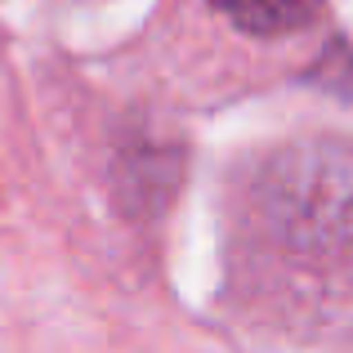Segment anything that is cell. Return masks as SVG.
<instances>
[{"label": "cell", "instance_id": "cell-1", "mask_svg": "<svg viewBox=\"0 0 353 353\" xmlns=\"http://www.w3.org/2000/svg\"><path fill=\"white\" fill-rule=\"evenodd\" d=\"M264 210L295 250H353V148L327 139L286 148L264 174Z\"/></svg>", "mask_w": 353, "mask_h": 353}, {"label": "cell", "instance_id": "cell-2", "mask_svg": "<svg viewBox=\"0 0 353 353\" xmlns=\"http://www.w3.org/2000/svg\"><path fill=\"white\" fill-rule=\"evenodd\" d=\"M210 5L250 36L300 32V27L318 14V0H210Z\"/></svg>", "mask_w": 353, "mask_h": 353}]
</instances>
